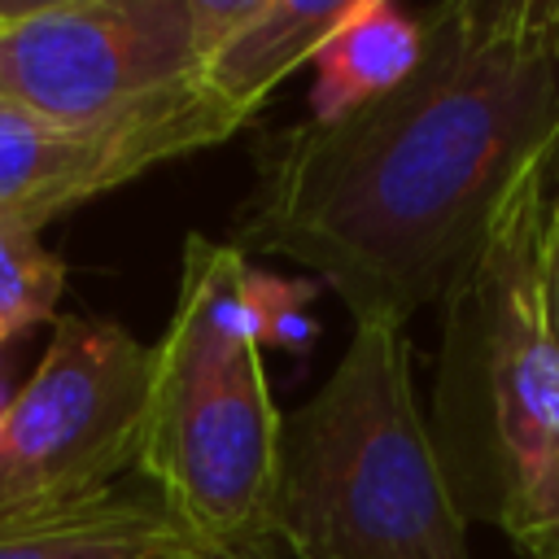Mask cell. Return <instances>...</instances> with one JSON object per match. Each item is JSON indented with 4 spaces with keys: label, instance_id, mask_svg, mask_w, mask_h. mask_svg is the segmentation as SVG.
I'll list each match as a JSON object with an SVG mask.
<instances>
[{
    "label": "cell",
    "instance_id": "cell-1",
    "mask_svg": "<svg viewBox=\"0 0 559 559\" xmlns=\"http://www.w3.org/2000/svg\"><path fill=\"white\" fill-rule=\"evenodd\" d=\"M419 31L384 96L271 135L236 214L240 253L314 271L354 323L406 328L441 301L559 127V0H445Z\"/></svg>",
    "mask_w": 559,
    "mask_h": 559
},
{
    "label": "cell",
    "instance_id": "cell-2",
    "mask_svg": "<svg viewBox=\"0 0 559 559\" xmlns=\"http://www.w3.org/2000/svg\"><path fill=\"white\" fill-rule=\"evenodd\" d=\"M271 537L293 559H472L406 328L354 323L328 380L280 419Z\"/></svg>",
    "mask_w": 559,
    "mask_h": 559
},
{
    "label": "cell",
    "instance_id": "cell-3",
    "mask_svg": "<svg viewBox=\"0 0 559 559\" xmlns=\"http://www.w3.org/2000/svg\"><path fill=\"white\" fill-rule=\"evenodd\" d=\"M253 280L231 240L188 231L166 332L148 345L135 472L201 546L271 533L284 415L262 367Z\"/></svg>",
    "mask_w": 559,
    "mask_h": 559
},
{
    "label": "cell",
    "instance_id": "cell-4",
    "mask_svg": "<svg viewBox=\"0 0 559 559\" xmlns=\"http://www.w3.org/2000/svg\"><path fill=\"white\" fill-rule=\"evenodd\" d=\"M550 166L555 135L511 179L476 253L441 297L437 450L467 467L459 493H476L493 515L559 463V336L542 275Z\"/></svg>",
    "mask_w": 559,
    "mask_h": 559
},
{
    "label": "cell",
    "instance_id": "cell-5",
    "mask_svg": "<svg viewBox=\"0 0 559 559\" xmlns=\"http://www.w3.org/2000/svg\"><path fill=\"white\" fill-rule=\"evenodd\" d=\"M153 349L122 323L57 314L52 336L0 424V511L74 502L135 472Z\"/></svg>",
    "mask_w": 559,
    "mask_h": 559
},
{
    "label": "cell",
    "instance_id": "cell-6",
    "mask_svg": "<svg viewBox=\"0 0 559 559\" xmlns=\"http://www.w3.org/2000/svg\"><path fill=\"white\" fill-rule=\"evenodd\" d=\"M201 66L197 0H44L0 9V100L92 127Z\"/></svg>",
    "mask_w": 559,
    "mask_h": 559
},
{
    "label": "cell",
    "instance_id": "cell-7",
    "mask_svg": "<svg viewBox=\"0 0 559 559\" xmlns=\"http://www.w3.org/2000/svg\"><path fill=\"white\" fill-rule=\"evenodd\" d=\"M245 122L197 74L92 127H48L0 100V214L44 231L153 166L223 144Z\"/></svg>",
    "mask_w": 559,
    "mask_h": 559
},
{
    "label": "cell",
    "instance_id": "cell-8",
    "mask_svg": "<svg viewBox=\"0 0 559 559\" xmlns=\"http://www.w3.org/2000/svg\"><path fill=\"white\" fill-rule=\"evenodd\" d=\"M201 542L144 489L0 511V559H197Z\"/></svg>",
    "mask_w": 559,
    "mask_h": 559
},
{
    "label": "cell",
    "instance_id": "cell-9",
    "mask_svg": "<svg viewBox=\"0 0 559 559\" xmlns=\"http://www.w3.org/2000/svg\"><path fill=\"white\" fill-rule=\"evenodd\" d=\"M354 0H249L197 66V79L236 114L253 118L266 96L301 66H314L323 39Z\"/></svg>",
    "mask_w": 559,
    "mask_h": 559
},
{
    "label": "cell",
    "instance_id": "cell-10",
    "mask_svg": "<svg viewBox=\"0 0 559 559\" xmlns=\"http://www.w3.org/2000/svg\"><path fill=\"white\" fill-rule=\"evenodd\" d=\"M419 48H424L419 13H402L397 4L384 0H354L314 57L319 74L310 92V118L332 122L384 96L393 83L411 74Z\"/></svg>",
    "mask_w": 559,
    "mask_h": 559
},
{
    "label": "cell",
    "instance_id": "cell-11",
    "mask_svg": "<svg viewBox=\"0 0 559 559\" xmlns=\"http://www.w3.org/2000/svg\"><path fill=\"white\" fill-rule=\"evenodd\" d=\"M61 288L66 262L39 240V227L0 214V349L35 323L57 319Z\"/></svg>",
    "mask_w": 559,
    "mask_h": 559
},
{
    "label": "cell",
    "instance_id": "cell-12",
    "mask_svg": "<svg viewBox=\"0 0 559 559\" xmlns=\"http://www.w3.org/2000/svg\"><path fill=\"white\" fill-rule=\"evenodd\" d=\"M493 520L515 542L520 555H528V559H559V463L550 467V476L537 489H528L524 498L507 502Z\"/></svg>",
    "mask_w": 559,
    "mask_h": 559
},
{
    "label": "cell",
    "instance_id": "cell-13",
    "mask_svg": "<svg viewBox=\"0 0 559 559\" xmlns=\"http://www.w3.org/2000/svg\"><path fill=\"white\" fill-rule=\"evenodd\" d=\"M542 275H546V301H550V323H555V336H559V127H555V166H550V201H546Z\"/></svg>",
    "mask_w": 559,
    "mask_h": 559
},
{
    "label": "cell",
    "instance_id": "cell-14",
    "mask_svg": "<svg viewBox=\"0 0 559 559\" xmlns=\"http://www.w3.org/2000/svg\"><path fill=\"white\" fill-rule=\"evenodd\" d=\"M197 559H293V555L266 533V537H245V542H231V546H201Z\"/></svg>",
    "mask_w": 559,
    "mask_h": 559
},
{
    "label": "cell",
    "instance_id": "cell-15",
    "mask_svg": "<svg viewBox=\"0 0 559 559\" xmlns=\"http://www.w3.org/2000/svg\"><path fill=\"white\" fill-rule=\"evenodd\" d=\"M4 406H9V402H4V397H0V424H4Z\"/></svg>",
    "mask_w": 559,
    "mask_h": 559
}]
</instances>
